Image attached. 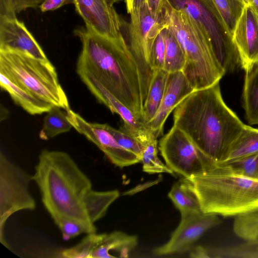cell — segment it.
Returning a JSON list of instances; mask_svg holds the SVG:
<instances>
[{
  "mask_svg": "<svg viewBox=\"0 0 258 258\" xmlns=\"http://www.w3.org/2000/svg\"><path fill=\"white\" fill-rule=\"evenodd\" d=\"M74 33L82 45L76 66L79 77L96 80L143 121L140 72L125 38H110L86 27L76 29Z\"/></svg>",
  "mask_w": 258,
  "mask_h": 258,
  "instance_id": "6da1fadb",
  "label": "cell"
},
{
  "mask_svg": "<svg viewBox=\"0 0 258 258\" xmlns=\"http://www.w3.org/2000/svg\"><path fill=\"white\" fill-rule=\"evenodd\" d=\"M173 125L204 155L218 163L245 124L226 104L217 83L185 97L174 109Z\"/></svg>",
  "mask_w": 258,
  "mask_h": 258,
  "instance_id": "7a4b0ae2",
  "label": "cell"
},
{
  "mask_svg": "<svg viewBox=\"0 0 258 258\" xmlns=\"http://www.w3.org/2000/svg\"><path fill=\"white\" fill-rule=\"evenodd\" d=\"M32 177L53 221L71 220L83 225L89 234L96 233L85 206L86 197L92 189L91 181L68 153L42 150Z\"/></svg>",
  "mask_w": 258,
  "mask_h": 258,
  "instance_id": "3957f363",
  "label": "cell"
},
{
  "mask_svg": "<svg viewBox=\"0 0 258 258\" xmlns=\"http://www.w3.org/2000/svg\"><path fill=\"white\" fill-rule=\"evenodd\" d=\"M202 211L223 217H236L258 210V180L216 163L187 178Z\"/></svg>",
  "mask_w": 258,
  "mask_h": 258,
  "instance_id": "277c9868",
  "label": "cell"
},
{
  "mask_svg": "<svg viewBox=\"0 0 258 258\" xmlns=\"http://www.w3.org/2000/svg\"><path fill=\"white\" fill-rule=\"evenodd\" d=\"M0 74L35 97L66 111L70 109L56 70L49 59L15 51L0 50Z\"/></svg>",
  "mask_w": 258,
  "mask_h": 258,
  "instance_id": "5b68a950",
  "label": "cell"
},
{
  "mask_svg": "<svg viewBox=\"0 0 258 258\" xmlns=\"http://www.w3.org/2000/svg\"><path fill=\"white\" fill-rule=\"evenodd\" d=\"M169 27L185 55L182 71L195 90L219 82L224 75L219 67L206 34L184 11L172 8Z\"/></svg>",
  "mask_w": 258,
  "mask_h": 258,
  "instance_id": "8992f818",
  "label": "cell"
},
{
  "mask_svg": "<svg viewBox=\"0 0 258 258\" xmlns=\"http://www.w3.org/2000/svg\"><path fill=\"white\" fill-rule=\"evenodd\" d=\"M173 8L184 11L208 39L215 59L224 75L240 66L237 48L212 0H168Z\"/></svg>",
  "mask_w": 258,
  "mask_h": 258,
  "instance_id": "52a82bcc",
  "label": "cell"
},
{
  "mask_svg": "<svg viewBox=\"0 0 258 258\" xmlns=\"http://www.w3.org/2000/svg\"><path fill=\"white\" fill-rule=\"evenodd\" d=\"M172 8V7L169 11L155 16L151 13L146 3L129 13L131 21L127 43L140 72L144 104L154 72L149 63L152 47L159 34L169 27Z\"/></svg>",
  "mask_w": 258,
  "mask_h": 258,
  "instance_id": "ba28073f",
  "label": "cell"
},
{
  "mask_svg": "<svg viewBox=\"0 0 258 258\" xmlns=\"http://www.w3.org/2000/svg\"><path fill=\"white\" fill-rule=\"evenodd\" d=\"M32 176L0 154V242L10 249L4 235L6 223L15 213L35 209L29 189Z\"/></svg>",
  "mask_w": 258,
  "mask_h": 258,
  "instance_id": "9c48e42d",
  "label": "cell"
},
{
  "mask_svg": "<svg viewBox=\"0 0 258 258\" xmlns=\"http://www.w3.org/2000/svg\"><path fill=\"white\" fill-rule=\"evenodd\" d=\"M159 149L166 165L183 178L200 173L217 163L204 155L174 125L160 140Z\"/></svg>",
  "mask_w": 258,
  "mask_h": 258,
  "instance_id": "30bf717a",
  "label": "cell"
},
{
  "mask_svg": "<svg viewBox=\"0 0 258 258\" xmlns=\"http://www.w3.org/2000/svg\"><path fill=\"white\" fill-rule=\"evenodd\" d=\"M66 113L72 127L94 143L115 166L123 168L141 162L139 156L117 142L104 123L88 122L71 108Z\"/></svg>",
  "mask_w": 258,
  "mask_h": 258,
  "instance_id": "8fae6325",
  "label": "cell"
},
{
  "mask_svg": "<svg viewBox=\"0 0 258 258\" xmlns=\"http://www.w3.org/2000/svg\"><path fill=\"white\" fill-rule=\"evenodd\" d=\"M219 216L203 212L181 214L180 222L169 240L155 248L153 254L162 256L188 250L207 231L221 223Z\"/></svg>",
  "mask_w": 258,
  "mask_h": 258,
  "instance_id": "7c38bea8",
  "label": "cell"
},
{
  "mask_svg": "<svg viewBox=\"0 0 258 258\" xmlns=\"http://www.w3.org/2000/svg\"><path fill=\"white\" fill-rule=\"evenodd\" d=\"M120 1L75 0L74 5L86 28L110 38L123 39V21L114 7Z\"/></svg>",
  "mask_w": 258,
  "mask_h": 258,
  "instance_id": "4fadbf2b",
  "label": "cell"
},
{
  "mask_svg": "<svg viewBox=\"0 0 258 258\" xmlns=\"http://www.w3.org/2000/svg\"><path fill=\"white\" fill-rule=\"evenodd\" d=\"M80 78L100 103L105 105L112 113H115L121 117L123 124L120 129L135 137L144 146L151 140L157 139L141 119L96 80L86 76H80Z\"/></svg>",
  "mask_w": 258,
  "mask_h": 258,
  "instance_id": "5bb4252c",
  "label": "cell"
},
{
  "mask_svg": "<svg viewBox=\"0 0 258 258\" xmlns=\"http://www.w3.org/2000/svg\"><path fill=\"white\" fill-rule=\"evenodd\" d=\"M240 67L244 70L258 61V13L250 4L246 5L233 34Z\"/></svg>",
  "mask_w": 258,
  "mask_h": 258,
  "instance_id": "9a60e30c",
  "label": "cell"
},
{
  "mask_svg": "<svg viewBox=\"0 0 258 258\" xmlns=\"http://www.w3.org/2000/svg\"><path fill=\"white\" fill-rule=\"evenodd\" d=\"M0 50L19 51L48 59L41 47L16 16L0 17Z\"/></svg>",
  "mask_w": 258,
  "mask_h": 258,
  "instance_id": "2e32d148",
  "label": "cell"
},
{
  "mask_svg": "<svg viewBox=\"0 0 258 258\" xmlns=\"http://www.w3.org/2000/svg\"><path fill=\"white\" fill-rule=\"evenodd\" d=\"M195 90L182 71L169 73L164 94L154 118L146 124L157 139L162 134L170 113Z\"/></svg>",
  "mask_w": 258,
  "mask_h": 258,
  "instance_id": "e0dca14e",
  "label": "cell"
},
{
  "mask_svg": "<svg viewBox=\"0 0 258 258\" xmlns=\"http://www.w3.org/2000/svg\"><path fill=\"white\" fill-rule=\"evenodd\" d=\"M138 243L136 236L130 235L121 231L104 233L101 239L93 250L91 258H111L115 256L110 254V250L120 251L121 257L128 256L129 251Z\"/></svg>",
  "mask_w": 258,
  "mask_h": 258,
  "instance_id": "ac0fdd59",
  "label": "cell"
},
{
  "mask_svg": "<svg viewBox=\"0 0 258 258\" xmlns=\"http://www.w3.org/2000/svg\"><path fill=\"white\" fill-rule=\"evenodd\" d=\"M1 88L8 92L13 100L25 111L32 115L47 113L53 105L42 101L19 87L0 74Z\"/></svg>",
  "mask_w": 258,
  "mask_h": 258,
  "instance_id": "d6986e66",
  "label": "cell"
},
{
  "mask_svg": "<svg viewBox=\"0 0 258 258\" xmlns=\"http://www.w3.org/2000/svg\"><path fill=\"white\" fill-rule=\"evenodd\" d=\"M258 152V129L245 125L244 127L230 145L221 160L225 163Z\"/></svg>",
  "mask_w": 258,
  "mask_h": 258,
  "instance_id": "ffe728a7",
  "label": "cell"
},
{
  "mask_svg": "<svg viewBox=\"0 0 258 258\" xmlns=\"http://www.w3.org/2000/svg\"><path fill=\"white\" fill-rule=\"evenodd\" d=\"M245 72L242 99L245 118L250 124H258V61Z\"/></svg>",
  "mask_w": 258,
  "mask_h": 258,
  "instance_id": "44dd1931",
  "label": "cell"
},
{
  "mask_svg": "<svg viewBox=\"0 0 258 258\" xmlns=\"http://www.w3.org/2000/svg\"><path fill=\"white\" fill-rule=\"evenodd\" d=\"M168 74L169 73L164 69L154 71L143 108L142 119L145 125L154 118L160 107L164 94Z\"/></svg>",
  "mask_w": 258,
  "mask_h": 258,
  "instance_id": "7402d4cb",
  "label": "cell"
},
{
  "mask_svg": "<svg viewBox=\"0 0 258 258\" xmlns=\"http://www.w3.org/2000/svg\"><path fill=\"white\" fill-rule=\"evenodd\" d=\"M168 197L181 214L203 212L196 194L184 178L173 185Z\"/></svg>",
  "mask_w": 258,
  "mask_h": 258,
  "instance_id": "603a6c76",
  "label": "cell"
},
{
  "mask_svg": "<svg viewBox=\"0 0 258 258\" xmlns=\"http://www.w3.org/2000/svg\"><path fill=\"white\" fill-rule=\"evenodd\" d=\"M119 197L118 190L104 191L90 190L85 199V206L91 223H94L106 214L111 204Z\"/></svg>",
  "mask_w": 258,
  "mask_h": 258,
  "instance_id": "cb8c5ba5",
  "label": "cell"
},
{
  "mask_svg": "<svg viewBox=\"0 0 258 258\" xmlns=\"http://www.w3.org/2000/svg\"><path fill=\"white\" fill-rule=\"evenodd\" d=\"M163 31L165 45L163 69L168 73L182 71L185 64L183 49L169 27Z\"/></svg>",
  "mask_w": 258,
  "mask_h": 258,
  "instance_id": "d4e9b609",
  "label": "cell"
},
{
  "mask_svg": "<svg viewBox=\"0 0 258 258\" xmlns=\"http://www.w3.org/2000/svg\"><path fill=\"white\" fill-rule=\"evenodd\" d=\"M72 127L66 111H63L60 107L54 106L47 112L44 118L39 137L41 140H47L69 132Z\"/></svg>",
  "mask_w": 258,
  "mask_h": 258,
  "instance_id": "484cf974",
  "label": "cell"
},
{
  "mask_svg": "<svg viewBox=\"0 0 258 258\" xmlns=\"http://www.w3.org/2000/svg\"><path fill=\"white\" fill-rule=\"evenodd\" d=\"M208 258H258V240L207 248Z\"/></svg>",
  "mask_w": 258,
  "mask_h": 258,
  "instance_id": "4316f807",
  "label": "cell"
},
{
  "mask_svg": "<svg viewBox=\"0 0 258 258\" xmlns=\"http://www.w3.org/2000/svg\"><path fill=\"white\" fill-rule=\"evenodd\" d=\"M228 31L232 35L246 6L243 0H212Z\"/></svg>",
  "mask_w": 258,
  "mask_h": 258,
  "instance_id": "83f0119b",
  "label": "cell"
},
{
  "mask_svg": "<svg viewBox=\"0 0 258 258\" xmlns=\"http://www.w3.org/2000/svg\"><path fill=\"white\" fill-rule=\"evenodd\" d=\"M233 230L244 241L258 240V210L235 217Z\"/></svg>",
  "mask_w": 258,
  "mask_h": 258,
  "instance_id": "f1b7e54d",
  "label": "cell"
},
{
  "mask_svg": "<svg viewBox=\"0 0 258 258\" xmlns=\"http://www.w3.org/2000/svg\"><path fill=\"white\" fill-rule=\"evenodd\" d=\"M157 145V139H153L145 145L141 159L143 171L149 174L166 173L174 174L173 171L159 158Z\"/></svg>",
  "mask_w": 258,
  "mask_h": 258,
  "instance_id": "f546056e",
  "label": "cell"
},
{
  "mask_svg": "<svg viewBox=\"0 0 258 258\" xmlns=\"http://www.w3.org/2000/svg\"><path fill=\"white\" fill-rule=\"evenodd\" d=\"M103 234L96 233L88 234L77 245L62 250L60 252V256L66 258H91L93 250Z\"/></svg>",
  "mask_w": 258,
  "mask_h": 258,
  "instance_id": "4dcf8cb0",
  "label": "cell"
},
{
  "mask_svg": "<svg viewBox=\"0 0 258 258\" xmlns=\"http://www.w3.org/2000/svg\"><path fill=\"white\" fill-rule=\"evenodd\" d=\"M220 163L237 173L258 180V152L242 158Z\"/></svg>",
  "mask_w": 258,
  "mask_h": 258,
  "instance_id": "1f68e13d",
  "label": "cell"
},
{
  "mask_svg": "<svg viewBox=\"0 0 258 258\" xmlns=\"http://www.w3.org/2000/svg\"><path fill=\"white\" fill-rule=\"evenodd\" d=\"M104 126L121 147L141 159L144 146L137 138L130 134L121 129H116L107 123H104Z\"/></svg>",
  "mask_w": 258,
  "mask_h": 258,
  "instance_id": "d6a6232c",
  "label": "cell"
},
{
  "mask_svg": "<svg viewBox=\"0 0 258 258\" xmlns=\"http://www.w3.org/2000/svg\"><path fill=\"white\" fill-rule=\"evenodd\" d=\"M44 0H0V17H14L27 9L39 8Z\"/></svg>",
  "mask_w": 258,
  "mask_h": 258,
  "instance_id": "836d02e7",
  "label": "cell"
},
{
  "mask_svg": "<svg viewBox=\"0 0 258 258\" xmlns=\"http://www.w3.org/2000/svg\"><path fill=\"white\" fill-rule=\"evenodd\" d=\"M163 30L156 38L150 55L149 63L153 71L163 69L165 50Z\"/></svg>",
  "mask_w": 258,
  "mask_h": 258,
  "instance_id": "e575fe53",
  "label": "cell"
},
{
  "mask_svg": "<svg viewBox=\"0 0 258 258\" xmlns=\"http://www.w3.org/2000/svg\"><path fill=\"white\" fill-rule=\"evenodd\" d=\"M61 231L63 239L68 240L82 233L89 234L88 230L82 224L76 221L58 219L54 221Z\"/></svg>",
  "mask_w": 258,
  "mask_h": 258,
  "instance_id": "d590c367",
  "label": "cell"
},
{
  "mask_svg": "<svg viewBox=\"0 0 258 258\" xmlns=\"http://www.w3.org/2000/svg\"><path fill=\"white\" fill-rule=\"evenodd\" d=\"M147 3L151 13L155 16L159 15L172 8L168 0H147Z\"/></svg>",
  "mask_w": 258,
  "mask_h": 258,
  "instance_id": "8d00e7d4",
  "label": "cell"
},
{
  "mask_svg": "<svg viewBox=\"0 0 258 258\" xmlns=\"http://www.w3.org/2000/svg\"><path fill=\"white\" fill-rule=\"evenodd\" d=\"M75 0H44L39 8L42 12L57 10L68 4H74Z\"/></svg>",
  "mask_w": 258,
  "mask_h": 258,
  "instance_id": "74e56055",
  "label": "cell"
},
{
  "mask_svg": "<svg viewBox=\"0 0 258 258\" xmlns=\"http://www.w3.org/2000/svg\"><path fill=\"white\" fill-rule=\"evenodd\" d=\"M127 13L138 9L147 3V0H124Z\"/></svg>",
  "mask_w": 258,
  "mask_h": 258,
  "instance_id": "f35d334b",
  "label": "cell"
},
{
  "mask_svg": "<svg viewBox=\"0 0 258 258\" xmlns=\"http://www.w3.org/2000/svg\"><path fill=\"white\" fill-rule=\"evenodd\" d=\"M190 256L192 257L208 258L207 248L202 246L195 247L191 251Z\"/></svg>",
  "mask_w": 258,
  "mask_h": 258,
  "instance_id": "ab89813d",
  "label": "cell"
},
{
  "mask_svg": "<svg viewBox=\"0 0 258 258\" xmlns=\"http://www.w3.org/2000/svg\"><path fill=\"white\" fill-rule=\"evenodd\" d=\"M9 116V112L8 110L4 106H1V121L4 120L7 118Z\"/></svg>",
  "mask_w": 258,
  "mask_h": 258,
  "instance_id": "60d3db41",
  "label": "cell"
},
{
  "mask_svg": "<svg viewBox=\"0 0 258 258\" xmlns=\"http://www.w3.org/2000/svg\"><path fill=\"white\" fill-rule=\"evenodd\" d=\"M249 4L251 5L258 13V0H249Z\"/></svg>",
  "mask_w": 258,
  "mask_h": 258,
  "instance_id": "b9f144b4",
  "label": "cell"
},
{
  "mask_svg": "<svg viewBox=\"0 0 258 258\" xmlns=\"http://www.w3.org/2000/svg\"><path fill=\"white\" fill-rule=\"evenodd\" d=\"M244 3H245L246 5H249V0H243Z\"/></svg>",
  "mask_w": 258,
  "mask_h": 258,
  "instance_id": "7bdbcfd3",
  "label": "cell"
}]
</instances>
